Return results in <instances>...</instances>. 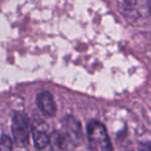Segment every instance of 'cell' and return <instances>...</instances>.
I'll list each match as a JSON object with an SVG mask.
<instances>
[{
    "mask_svg": "<svg viewBox=\"0 0 151 151\" xmlns=\"http://www.w3.org/2000/svg\"><path fill=\"white\" fill-rule=\"evenodd\" d=\"M88 139L91 151H113L106 127L98 120H91L88 124Z\"/></svg>",
    "mask_w": 151,
    "mask_h": 151,
    "instance_id": "cell-1",
    "label": "cell"
},
{
    "mask_svg": "<svg viewBox=\"0 0 151 151\" xmlns=\"http://www.w3.org/2000/svg\"><path fill=\"white\" fill-rule=\"evenodd\" d=\"M12 135L17 145L26 146L29 141V136L31 132V124L29 117L24 112H16L12 117Z\"/></svg>",
    "mask_w": 151,
    "mask_h": 151,
    "instance_id": "cell-2",
    "label": "cell"
},
{
    "mask_svg": "<svg viewBox=\"0 0 151 151\" xmlns=\"http://www.w3.org/2000/svg\"><path fill=\"white\" fill-rule=\"evenodd\" d=\"M124 14L131 22H139L151 14V0H124Z\"/></svg>",
    "mask_w": 151,
    "mask_h": 151,
    "instance_id": "cell-3",
    "label": "cell"
},
{
    "mask_svg": "<svg viewBox=\"0 0 151 151\" xmlns=\"http://www.w3.org/2000/svg\"><path fill=\"white\" fill-rule=\"evenodd\" d=\"M32 134H33V140L37 149H43L50 144V138L47 132V127L43 121H34L32 127Z\"/></svg>",
    "mask_w": 151,
    "mask_h": 151,
    "instance_id": "cell-4",
    "label": "cell"
},
{
    "mask_svg": "<svg viewBox=\"0 0 151 151\" xmlns=\"http://www.w3.org/2000/svg\"><path fill=\"white\" fill-rule=\"evenodd\" d=\"M37 105L41 112L47 117H54L57 113V106L52 93L42 91L37 96Z\"/></svg>",
    "mask_w": 151,
    "mask_h": 151,
    "instance_id": "cell-5",
    "label": "cell"
},
{
    "mask_svg": "<svg viewBox=\"0 0 151 151\" xmlns=\"http://www.w3.org/2000/svg\"><path fill=\"white\" fill-rule=\"evenodd\" d=\"M63 124L67 139L76 141L81 138V127H80V122L76 118H74L73 116H66Z\"/></svg>",
    "mask_w": 151,
    "mask_h": 151,
    "instance_id": "cell-6",
    "label": "cell"
},
{
    "mask_svg": "<svg viewBox=\"0 0 151 151\" xmlns=\"http://www.w3.org/2000/svg\"><path fill=\"white\" fill-rule=\"evenodd\" d=\"M12 141L7 136H2L0 138V151H12Z\"/></svg>",
    "mask_w": 151,
    "mask_h": 151,
    "instance_id": "cell-7",
    "label": "cell"
},
{
    "mask_svg": "<svg viewBox=\"0 0 151 151\" xmlns=\"http://www.w3.org/2000/svg\"><path fill=\"white\" fill-rule=\"evenodd\" d=\"M139 151H151V144L143 142L139 145Z\"/></svg>",
    "mask_w": 151,
    "mask_h": 151,
    "instance_id": "cell-8",
    "label": "cell"
},
{
    "mask_svg": "<svg viewBox=\"0 0 151 151\" xmlns=\"http://www.w3.org/2000/svg\"><path fill=\"white\" fill-rule=\"evenodd\" d=\"M124 151H132V150H124Z\"/></svg>",
    "mask_w": 151,
    "mask_h": 151,
    "instance_id": "cell-9",
    "label": "cell"
}]
</instances>
